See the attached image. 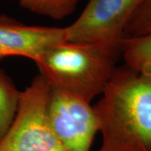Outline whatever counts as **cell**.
<instances>
[{
	"label": "cell",
	"instance_id": "1",
	"mask_svg": "<svg viewBox=\"0 0 151 151\" xmlns=\"http://www.w3.org/2000/svg\"><path fill=\"white\" fill-rule=\"evenodd\" d=\"M94 107L103 135L98 151H151V76L116 67Z\"/></svg>",
	"mask_w": 151,
	"mask_h": 151
},
{
	"label": "cell",
	"instance_id": "2",
	"mask_svg": "<svg viewBox=\"0 0 151 151\" xmlns=\"http://www.w3.org/2000/svg\"><path fill=\"white\" fill-rule=\"evenodd\" d=\"M121 52L104 45L63 41L34 61L53 88L91 102L104 91Z\"/></svg>",
	"mask_w": 151,
	"mask_h": 151
},
{
	"label": "cell",
	"instance_id": "3",
	"mask_svg": "<svg viewBox=\"0 0 151 151\" xmlns=\"http://www.w3.org/2000/svg\"><path fill=\"white\" fill-rule=\"evenodd\" d=\"M51 86L42 75L20 92L14 121L0 140V151H70L56 136L48 117Z\"/></svg>",
	"mask_w": 151,
	"mask_h": 151
},
{
	"label": "cell",
	"instance_id": "4",
	"mask_svg": "<svg viewBox=\"0 0 151 151\" xmlns=\"http://www.w3.org/2000/svg\"><path fill=\"white\" fill-rule=\"evenodd\" d=\"M141 1L89 0L78 19L65 27V40L101 44L120 50L124 29Z\"/></svg>",
	"mask_w": 151,
	"mask_h": 151
},
{
	"label": "cell",
	"instance_id": "5",
	"mask_svg": "<svg viewBox=\"0 0 151 151\" xmlns=\"http://www.w3.org/2000/svg\"><path fill=\"white\" fill-rule=\"evenodd\" d=\"M50 124L70 151H89L100 129L94 107L81 97L51 87L48 102Z\"/></svg>",
	"mask_w": 151,
	"mask_h": 151
},
{
	"label": "cell",
	"instance_id": "6",
	"mask_svg": "<svg viewBox=\"0 0 151 151\" xmlns=\"http://www.w3.org/2000/svg\"><path fill=\"white\" fill-rule=\"evenodd\" d=\"M65 41V28L26 25L0 15V59L24 56L33 60L45 50Z\"/></svg>",
	"mask_w": 151,
	"mask_h": 151
},
{
	"label": "cell",
	"instance_id": "7",
	"mask_svg": "<svg viewBox=\"0 0 151 151\" xmlns=\"http://www.w3.org/2000/svg\"><path fill=\"white\" fill-rule=\"evenodd\" d=\"M120 50L125 65L141 74L151 76V34L122 40Z\"/></svg>",
	"mask_w": 151,
	"mask_h": 151
},
{
	"label": "cell",
	"instance_id": "8",
	"mask_svg": "<svg viewBox=\"0 0 151 151\" xmlns=\"http://www.w3.org/2000/svg\"><path fill=\"white\" fill-rule=\"evenodd\" d=\"M20 92L11 78L0 70V140L4 138L15 117Z\"/></svg>",
	"mask_w": 151,
	"mask_h": 151
},
{
	"label": "cell",
	"instance_id": "9",
	"mask_svg": "<svg viewBox=\"0 0 151 151\" xmlns=\"http://www.w3.org/2000/svg\"><path fill=\"white\" fill-rule=\"evenodd\" d=\"M81 0H19L22 8L55 20L69 16Z\"/></svg>",
	"mask_w": 151,
	"mask_h": 151
},
{
	"label": "cell",
	"instance_id": "10",
	"mask_svg": "<svg viewBox=\"0 0 151 151\" xmlns=\"http://www.w3.org/2000/svg\"><path fill=\"white\" fill-rule=\"evenodd\" d=\"M151 34V0H142L126 25L124 39H134Z\"/></svg>",
	"mask_w": 151,
	"mask_h": 151
}]
</instances>
